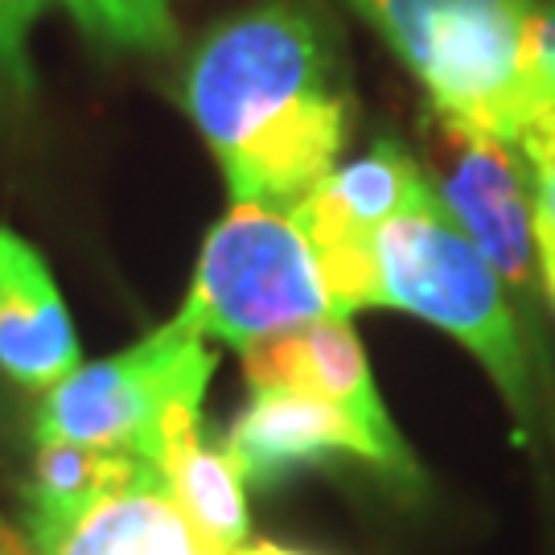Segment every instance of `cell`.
<instances>
[{
	"mask_svg": "<svg viewBox=\"0 0 555 555\" xmlns=\"http://www.w3.org/2000/svg\"><path fill=\"white\" fill-rule=\"evenodd\" d=\"M231 202L297 210L337 169L354 100L334 38L305 0H263L215 25L181 82Z\"/></svg>",
	"mask_w": 555,
	"mask_h": 555,
	"instance_id": "obj_1",
	"label": "cell"
},
{
	"mask_svg": "<svg viewBox=\"0 0 555 555\" xmlns=\"http://www.w3.org/2000/svg\"><path fill=\"white\" fill-rule=\"evenodd\" d=\"M375 309H399L456 337L490 371L522 433L539 428L535 366L506 284L465 238L433 190L375 235Z\"/></svg>",
	"mask_w": 555,
	"mask_h": 555,
	"instance_id": "obj_2",
	"label": "cell"
},
{
	"mask_svg": "<svg viewBox=\"0 0 555 555\" xmlns=\"http://www.w3.org/2000/svg\"><path fill=\"white\" fill-rule=\"evenodd\" d=\"M444 116L515 140L531 112L527 34L539 0H350Z\"/></svg>",
	"mask_w": 555,
	"mask_h": 555,
	"instance_id": "obj_3",
	"label": "cell"
},
{
	"mask_svg": "<svg viewBox=\"0 0 555 555\" xmlns=\"http://www.w3.org/2000/svg\"><path fill=\"white\" fill-rule=\"evenodd\" d=\"M321 318H334V309L300 222L288 210L231 202L227 219L202 243L190 297L173 321L247 354Z\"/></svg>",
	"mask_w": 555,
	"mask_h": 555,
	"instance_id": "obj_4",
	"label": "cell"
},
{
	"mask_svg": "<svg viewBox=\"0 0 555 555\" xmlns=\"http://www.w3.org/2000/svg\"><path fill=\"white\" fill-rule=\"evenodd\" d=\"M219 358L178 321L41 391L38 440H75L107 453L153 461L165 420L178 408H202Z\"/></svg>",
	"mask_w": 555,
	"mask_h": 555,
	"instance_id": "obj_5",
	"label": "cell"
},
{
	"mask_svg": "<svg viewBox=\"0 0 555 555\" xmlns=\"http://www.w3.org/2000/svg\"><path fill=\"white\" fill-rule=\"evenodd\" d=\"M416 160L444 215L486 256L506 293H515V309L531 337L539 330L535 300L543 293V276L535 259L531 173L518 144L469 128L428 103L416 124Z\"/></svg>",
	"mask_w": 555,
	"mask_h": 555,
	"instance_id": "obj_6",
	"label": "cell"
},
{
	"mask_svg": "<svg viewBox=\"0 0 555 555\" xmlns=\"http://www.w3.org/2000/svg\"><path fill=\"white\" fill-rule=\"evenodd\" d=\"M424 190L428 181L420 173L416 153H408L399 140H378L371 153L337 165L293 210L318 256L334 318L350 321L358 309H375L378 227L403 215Z\"/></svg>",
	"mask_w": 555,
	"mask_h": 555,
	"instance_id": "obj_7",
	"label": "cell"
},
{
	"mask_svg": "<svg viewBox=\"0 0 555 555\" xmlns=\"http://www.w3.org/2000/svg\"><path fill=\"white\" fill-rule=\"evenodd\" d=\"M25 543L34 555H227L144 456L75 511H25Z\"/></svg>",
	"mask_w": 555,
	"mask_h": 555,
	"instance_id": "obj_8",
	"label": "cell"
},
{
	"mask_svg": "<svg viewBox=\"0 0 555 555\" xmlns=\"http://www.w3.org/2000/svg\"><path fill=\"white\" fill-rule=\"evenodd\" d=\"M222 449L235 456L247 486H272L280 477L330 465L337 456L371 461L403 490L424 486L412 449H391L350 412L297 391H251V403L231 424Z\"/></svg>",
	"mask_w": 555,
	"mask_h": 555,
	"instance_id": "obj_9",
	"label": "cell"
},
{
	"mask_svg": "<svg viewBox=\"0 0 555 555\" xmlns=\"http://www.w3.org/2000/svg\"><path fill=\"white\" fill-rule=\"evenodd\" d=\"M243 371L251 391H297V396L325 399L350 412L383 444L408 449V440L399 437V428L378 399L371 362L346 318H321L293 334L259 341L243 354Z\"/></svg>",
	"mask_w": 555,
	"mask_h": 555,
	"instance_id": "obj_10",
	"label": "cell"
},
{
	"mask_svg": "<svg viewBox=\"0 0 555 555\" xmlns=\"http://www.w3.org/2000/svg\"><path fill=\"white\" fill-rule=\"evenodd\" d=\"M79 366V334L46 259L0 227V371L17 387L50 391Z\"/></svg>",
	"mask_w": 555,
	"mask_h": 555,
	"instance_id": "obj_11",
	"label": "cell"
},
{
	"mask_svg": "<svg viewBox=\"0 0 555 555\" xmlns=\"http://www.w3.org/2000/svg\"><path fill=\"white\" fill-rule=\"evenodd\" d=\"M153 465L169 481L181 511L194 518L202 535L215 539L227 555L251 539L247 477L222 444L202 440V408L185 403L165 420Z\"/></svg>",
	"mask_w": 555,
	"mask_h": 555,
	"instance_id": "obj_12",
	"label": "cell"
},
{
	"mask_svg": "<svg viewBox=\"0 0 555 555\" xmlns=\"http://www.w3.org/2000/svg\"><path fill=\"white\" fill-rule=\"evenodd\" d=\"M128 453H107L75 440H38L34 474L25 486V511H75L103 486H112Z\"/></svg>",
	"mask_w": 555,
	"mask_h": 555,
	"instance_id": "obj_13",
	"label": "cell"
},
{
	"mask_svg": "<svg viewBox=\"0 0 555 555\" xmlns=\"http://www.w3.org/2000/svg\"><path fill=\"white\" fill-rule=\"evenodd\" d=\"M59 4L75 17V25L91 41H100L107 50H140V54H149V38L140 29L132 0H59Z\"/></svg>",
	"mask_w": 555,
	"mask_h": 555,
	"instance_id": "obj_14",
	"label": "cell"
},
{
	"mask_svg": "<svg viewBox=\"0 0 555 555\" xmlns=\"http://www.w3.org/2000/svg\"><path fill=\"white\" fill-rule=\"evenodd\" d=\"M50 0H0V75L13 91L34 95V62H29V34Z\"/></svg>",
	"mask_w": 555,
	"mask_h": 555,
	"instance_id": "obj_15",
	"label": "cell"
},
{
	"mask_svg": "<svg viewBox=\"0 0 555 555\" xmlns=\"http://www.w3.org/2000/svg\"><path fill=\"white\" fill-rule=\"evenodd\" d=\"M527 87H531V107L535 103H552L555 107V0H539L535 17H531V34H527Z\"/></svg>",
	"mask_w": 555,
	"mask_h": 555,
	"instance_id": "obj_16",
	"label": "cell"
},
{
	"mask_svg": "<svg viewBox=\"0 0 555 555\" xmlns=\"http://www.w3.org/2000/svg\"><path fill=\"white\" fill-rule=\"evenodd\" d=\"M137 9V21L149 38V54H160V50H173L178 46V21L169 13V0H132Z\"/></svg>",
	"mask_w": 555,
	"mask_h": 555,
	"instance_id": "obj_17",
	"label": "cell"
},
{
	"mask_svg": "<svg viewBox=\"0 0 555 555\" xmlns=\"http://www.w3.org/2000/svg\"><path fill=\"white\" fill-rule=\"evenodd\" d=\"M231 555H313V552H293V547H280V543H268V539H247Z\"/></svg>",
	"mask_w": 555,
	"mask_h": 555,
	"instance_id": "obj_18",
	"label": "cell"
},
{
	"mask_svg": "<svg viewBox=\"0 0 555 555\" xmlns=\"http://www.w3.org/2000/svg\"><path fill=\"white\" fill-rule=\"evenodd\" d=\"M0 555H34L29 552V543L17 535V531H9V522L0 518Z\"/></svg>",
	"mask_w": 555,
	"mask_h": 555,
	"instance_id": "obj_19",
	"label": "cell"
},
{
	"mask_svg": "<svg viewBox=\"0 0 555 555\" xmlns=\"http://www.w3.org/2000/svg\"><path fill=\"white\" fill-rule=\"evenodd\" d=\"M539 276H543V293H555V247L539 256Z\"/></svg>",
	"mask_w": 555,
	"mask_h": 555,
	"instance_id": "obj_20",
	"label": "cell"
}]
</instances>
